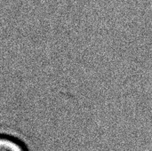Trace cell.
Masks as SVG:
<instances>
[{
  "instance_id": "1",
  "label": "cell",
  "mask_w": 152,
  "mask_h": 151,
  "mask_svg": "<svg viewBox=\"0 0 152 151\" xmlns=\"http://www.w3.org/2000/svg\"><path fill=\"white\" fill-rule=\"evenodd\" d=\"M0 151H30V148L19 133L0 127Z\"/></svg>"
}]
</instances>
